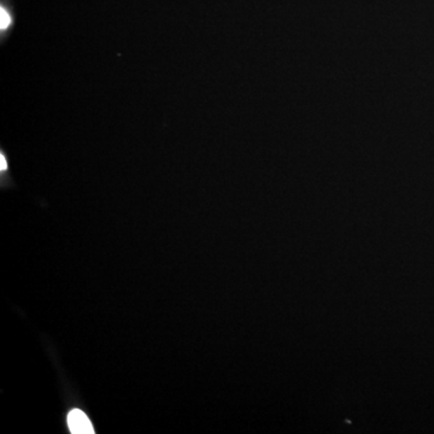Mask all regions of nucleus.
<instances>
[{
    "label": "nucleus",
    "instance_id": "obj_1",
    "mask_svg": "<svg viewBox=\"0 0 434 434\" xmlns=\"http://www.w3.org/2000/svg\"><path fill=\"white\" fill-rule=\"evenodd\" d=\"M16 26V16L5 1L0 4V43L4 45L9 40Z\"/></svg>",
    "mask_w": 434,
    "mask_h": 434
},
{
    "label": "nucleus",
    "instance_id": "obj_2",
    "mask_svg": "<svg viewBox=\"0 0 434 434\" xmlns=\"http://www.w3.org/2000/svg\"><path fill=\"white\" fill-rule=\"evenodd\" d=\"M68 426H69L70 432L73 434H93V426L90 423V419L87 417L86 414L74 409L68 415Z\"/></svg>",
    "mask_w": 434,
    "mask_h": 434
}]
</instances>
